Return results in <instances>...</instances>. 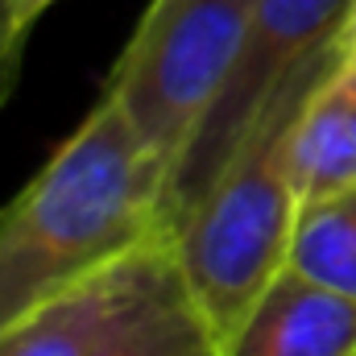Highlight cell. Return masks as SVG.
I'll list each match as a JSON object with an SVG mask.
<instances>
[{
    "mask_svg": "<svg viewBox=\"0 0 356 356\" xmlns=\"http://www.w3.org/2000/svg\"><path fill=\"white\" fill-rule=\"evenodd\" d=\"M162 236H154L133 257L116 261L112 269L88 277L83 286H75V290L50 298L46 307L29 311L25 319H17L8 332H0V356H95L108 327L129 307V298L145 273V261Z\"/></svg>",
    "mask_w": 356,
    "mask_h": 356,
    "instance_id": "obj_7",
    "label": "cell"
},
{
    "mask_svg": "<svg viewBox=\"0 0 356 356\" xmlns=\"http://www.w3.org/2000/svg\"><path fill=\"white\" fill-rule=\"evenodd\" d=\"M166 178L116 99L0 207V332L166 232Z\"/></svg>",
    "mask_w": 356,
    "mask_h": 356,
    "instance_id": "obj_1",
    "label": "cell"
},
{
    "mask_svg": "<svg viewBox=\"0 0 356 356\" xmlns=\"http://www.w3.org/2000/svg\"><path fill=\"white\" fill-rule=\"evenodd\" d=\"M336 50H340V58L356 63V0L348 8V17H344V25H340V33H336Z\"/></svg>",
    "mask_w": 356,
    "mask_h": 356,
    "instance_id": "obj_12",
    "label": "cell"
},
{
    "mask_svg": "<svg viewBox=\"0 0 356 356\" xmlns=\"http://www.w3.org/2000/svg\"><path fill=\"white\" fill-rule=\"evenodd\" d=\"M25 38L29 29L17 25L8 0H0V108L13 99L17 91V75H21V54H25Z\"/></svg>",
    "mask_w": 356,
    "mask_h": 356,
    "instance_id": "obj_10",
    "label": "cell"
},
{
    "mask_svg": "<svg viewBox=\"0 0 356 356\" xmlns=\"http://www.w3.org/2000/svg\"><path fill=\"white\" fill-rule=\"evenodd\" d=\"M348 8H353V0H257L241 58L232 67V79H228L224 95L216 99L211 116L203 120L195 145L186 149L175 182L166 191V203H162L166 232L207 191L216 170L236 154V145L245 141L253 120L266 112L277 88L336 50V33H340Z\"/></svg>",
    "mask_w": 356,
    "mask_h": 356,
    "instance_id": "obj_4",
    "label": "cell"
},
{
    "mask_svg": "<svg viewBox=\"0 0 356 356\" xmlns=\"http://www.w3.org/2000/svg\"><path fill=\"white\" fill-rule=\"evenodd\" d=\"M298 203L356 186V63L340 58L307 95L290 129Z\"/></svg>",
    "mask_w": 356,
    "mask_h": 356,
    "instance_id": "obj_8",
    "label": "cell"
},
{
    "mask_svg": "<svg viewBox=\"0 0 356 356\" xmlns=\"http://www.w3.org/2000/svg\"><path fill=\"white\" fill-rule=\"evenodd\" d=\"M224 356H356V302L286 266L224 336Z\"/></svg>",
    "mask_w": 356,
    "mask_h": 356,
    "instance_id": "obj_5",
    "label": "cell"
},
{
    "mask_svg": "<svg viewBox=\"0 0 356 356\" xmlns=\"http://www.w3.org/2000/svg\"><path fill=\"white\" fill-rule=\"evenodd\" d=\"M95 356H224L216 327L182 282L170 232L154 245L129 307L108 327Z\"/></svg>",
    "mask_w": 356,
    "mask_h": 356,
    "instance_id": "obj_6",
    "label": "cell"
},
{
    "mask_svg": "<svg viewBox=\"0 0 356 356\" xmlns=\"http://www.w3.org/2000/svg\"><path fill=\"white\" fill-rule=\"evenodd\" d=\"M340 63V50L298 71L253 120L236 154L170 228L182 282L207 323L224 336L290 266L298 191L290 178V129L315 83Z\"/></svg>",
    "mask_w": 356,
    "mask_h": 356,
    "instance_id": "obj_2",
    "label": "cell"
},
{
    "mask_svg": "<svg viewBox=\"0 0 356 356\" xmlns=\"http://www.w3.org/2000/svg\"><path fill=\"white\" fill-rule=\"evenodd\" d=\"M253 8L257 0H149L108 75L104 95L133 124L166 191L232 79Z\"/></svg>",
    "mask_w": 356,
    "mask_h": 356,
    "instance_id": "obj_3",
    "label": "cell"
},
{
    "mask_svg": "<svg viewBox=\"0 0 356 356\" xmlns=\"http://www.w3.org/2000/svg\"><path fill=\"white\" fill-rule=\"evenodd\" d=\"M58 0H8V8H13V17H17V25L21 29H33L38 21H42V13H50Z\"/></svg>",
    "mask_w": 356,
    "mask_h": 356,
    "instance_id": "obj_11",
    "label": "cell"
},
{
    "mask_svg": "<svg viewBox=\"0 0 356 356\" xmlns=\"http://www.w3.org/2000/svg\"><path fill=\"white\" fill-rule=\"evenodd\" d=\"M290 269L356 302V186L298 203Z\"/></svg>",
    "mask_w": 356,
    "mask_h": 356,
    "instance_id": "obj_9",
    "label": "cell"
}]
</instances>
